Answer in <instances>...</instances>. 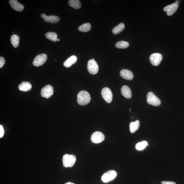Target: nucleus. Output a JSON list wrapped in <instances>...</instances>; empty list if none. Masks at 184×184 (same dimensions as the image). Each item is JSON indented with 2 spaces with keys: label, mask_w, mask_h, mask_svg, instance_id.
Instances as JSON below:
<instances>
[{
  "label": "nucleus",
  "mask_w": 184,
  "mask_h": 184,
  "mask_svg": "<svg viewBox=\"0 0 184 184\" xmlns=\"http://www.w3.org/2000/svg\"><path fill=\"white\" fill-rule=\"evenodd\" d=\"M62 160L64 167H72L75 163L76 157L72 154H65L64 155Z\"/></svg>",
  "instance_id": "2"
},
{
  "label": "nucleus",
  "mask_w": 184,
  "mask_h": 184,
  "mask_svg": "<svg viewBox=\"0 0 184 184\" xmlns=\"http://www.w3.org/2000/svg\"><path fill=\"white\" fill-rule=\"evenodd\" d=\"M91 100V95L87 91H80L78 93L77 96V102L79 105H87L89 103Z\"/></svg>",
  "instance_id": "1"
},
{
  "label": "nucleus",
  "mask_w": 184,
  "mask_h": 184,
  "mask_svg": "<svg viewBox=\"0 0 184 184\" xmlns=\"http://www.w3.org/2000/svg\"><path fill=\"white\" fill-rule=\"evenodd\" d=\"M115 46L117 48L124 49L128 48L129 44L127 42L121 41L117 42L115 44Z\"/></svg>",
  "instance_id": "25"
},
{
  "label": "nucleus",
  "mask_w": 184,
  "mask_h": 184,
  "mask_svg": "<svg viewBox=\"0 0 184 184\" xmlns=\"http://www.w3.org/2000/svg\"><path fill=\"white\" fill-rule=\"evenodd\" d=\"M120 74L121 77L125 79L131 80L134 78V74L131 71L128 70L122 69L121 70Z\"/></svg>",
  "instance_id": "14"
},
{
  "label": "nucleus",
  "mask_w": 184,
  "mask_h": 184,
  "mask_svg": "<svg viewBox=\"0 0 184 184\" xmlns=\"http://www.w3.org/2000/svg\"><path fill=\"white\" fill-rule=\"evenodd\" d=\"M53 93V88L50 85L45 86L42 88L41 92L42 97L47 99L51 97Z\"/></svg>",
  "instance_id": "8"
},
{
  "label": "nucleus",
  "mask_w": 184,
  "mask_h": 184,
  "mask_svg": "<svg viewBox=\"0 0 184 184\" xmlns=\"http://www.w3.org/2000/svg\"><path fill=\"white\" fill-rule=\"evenodd\" d=\"M57 41H58V42H59L60 41V39H58V40Z\"/></svg>",
  "instance_id": "30"
},
{
  "label": "nucleus",
  "mask_w": 184,
  "mask_h": 184,
  "mask_svg": "<svg viewBox=\"0 0 184 184\" xmlns=\"http://www.w3.org/2000/svg\"><path fill=\"white\" fill-rule=\"evenodd\" d=\"M162 184H176L175 182L172 181H164L161 182Z\"/></svg>",
  "instance_id": "28"
},
{
  "label": "nucleus",
  "mask_w": 184,
  "mask_h": 184,
  "mask_svg": "<svg viewBox=\"0 0 184 184\" xmlns=\"http://www.w3.org/2000/svg\"><path fill=\"white\" fill-rule=\"evenodd\" d=\"M91 29V25L89 23H85L79 27L78 29L80 32H89Z\"/></svg>",
  "instance_id": "23"
},
{
  "label": "nucleus",
  "mask_w": 184,
  "mask_h": 184,
  "mask_svg": "<svg viewBox=\"0 0 184 184\" xmlns=\"http://www.w3.org/2000/svg\"><path fill=\"white\" fill-rule=\"evenodd\" d=\"M125 28V25L122 23H121L113 28L112 30V32L114 35L118 34L122 32Z\"/></svg>",
  "instance_id": "22"
},
{
  "label": "nucleus",
  "mask_w": 184,
  "mask_h": 184,
  "mask_svg": "<svg viewBox=\"0 0 184 184\" xmlns=\"http://www.w3.org/2000/svg\"><path fill=\"white\" fill-rule=\"evenodd\" d=\"M5 63V58L2 57H0V68H2L3 66L4 65Z\"/></svg>",
  "instance_id": "26"
},
{
  "label": "nucleus",
  "mask_w": 184,
  "mask_h": 184,
  "mask_svg": "<svg viewBox=\"0 0 184 184\" xmlns=\"http://www.w3.org/2000/svg\"><path fill=\"white\" fill-rule=\"evenodd\" d=\"M140 126L139 120H137L134 122H131L130 124V130L131 133H134L136 132L139 128Z\"/></svg>",
  "instance_id": "18"
},
{
  "label": "nucleus",
  "mask_w": 184,
  "mask_h": 184,
  "mask_svg": "<svg viewBox=\"0 0 184 184\" xmlns=\"http://www.w3.org/2000/svg\"><path fill=\"white\" fill-rule=\"evenodd\" d=\"M87 69L89 73L95 75L98 72L99 66L95 60L91 59L88 62Z\"/></svg>",
  "instance_id": "6"
},
{
  "label": "nucleus",
  "mask_w": 184,
  "mask_h": 184,
  "mask_svg": "<svg viewBox=\"0 0 184 184\" xmlns=\"http://www.w3.org/2000/svg\"><path fill=\"white\" fill-rule=\"evenodd\" d=\"M47 56L45 54H42L36 56L33 61V65L36 66H42L46 61Z\"/></svg>",
  "instance_id": "5"
},
{
  "label": "nucleus",
  "mask_w": 184,
  "mask_h": 184,
  "mask_svg": "<svg viewBox=\"0 0 184 184\" xmlns=\"http://www.w3.org/2000/svg\"><path fill=\"white\" fill-rule=\"evenodd\" d=\"M32 85L30 83L27 82H24L19 86V89L23 91H28L32 89Z\"/></svg>",
  "instance_id": "17"
},
{
  "label": "nucleus",
  "mask_w": 184,
  "mask_h": 184,
  "mask_svg": "<svg viewBox=\"0 0 184 184\" xmlns=\"http://www.w3.org/2000/svg\"><path fill=\"white\" fill-rule=\"evenodd\" d=\"M101 95L107 103H110L113 99V94L111 89L108 87H104L102 90Z\"/></svg>",
  "instance_id": "7"
},
{
  "label": "nucleus",
  "mask_w": 184,
  "mask_h": 184,
  "mask_svg": "<svg viewBox=\"0 0 184 184\" xmlns=\"http://www.w3.org/2000/svg\"><path fill=\"white\" fill-rule=\"evenodd\" d=\"M19 40H20V39H19V36L17 35H13L11 37V42L14 47L15 48L18 47L19 44Z\"/></svg>",
  "instance_id": "20"
},
{
  "label": "nucleus",
  "mask_w": 184,
  "mask_h": 184,
  "mask_svg": "<svg viewBox=\"0 0 184 184\" xmlns=\"http://www.w3.org/2000/svg\"><path fill=\"white\" fill-rule=\"evenodd\" d=\"M147 101L149 104L154 106H158L160 104L161 102L160 100L152 92H149L147 95Z\"/></svg>",
  "instance_id": "3"
},
{
  "label": "nucleus",
  "mask_w": 184,
  "mask_h": 184,
  "mask_svg": "<svg viewBox=\"0 0 184 184\" xmlns=\"http://www.w3.org/2000/svg\"><path fill=\"white\" fill-rule=\"evenodd\" d=\"M9 1L11 7L15 10L21 12L24 9V6L19 3L17 0H10Z\"/></svg>",
  "instance_id": "13"
},
{
  "label": "nucleus",
  "mask_w": 184,
  "mask_h": 184,
  "mask_svg": "<svg viewBox=\"0 0 184 184\" xmlns=\"http://www.w3.org/2000/svg\"><path fill=\"white\" fill-rule=\"evenodd\" d=\"M68 4L70 6L75 9H80L81 7V1L79 0H70Z\"/></svg>",
  "instance_id": "19"
},
{
  "label": "nucleus",
  "mask_w": 184,
  "mask_h": 184,
  "mask_svg": "<svg viewBox=\"0 0 184 184\" xmlns=\"http://www.w3.org/2000/svg\"><path fill=\"white\" fill-rule=\"evenodd\" d=\"M92 60H94V59H93H93H92Z\"/></svg>",
  "instance_id": "32"
},
{
  "label": "nucleus",
  "mask_w": 184,
  "mask_h": 184,
  "mask_svg": "<svg viewBox=\"0 0 184 184\" xmlns=\"http://www.w3.org/2000/svg\"><path fill=\"white\" fill-rule=\"evenodd\" d=\"M46 38L48 39L56 42L58 40L57 35L56 33L53 32H49L46 33Z\"/></svg>",
  "instance_id": "21"
},
{
  "label": "nucleus",
  "mask_w": 184,
  "mask_h": 184,
  "mask_svg": "<svg viewBox=\"0 0 184 184\" xmlns=\"http://www.w3.org/2000/svg\"><path fill=\"white\" fill-rule=\"evenodd\" d=\"M179 5V3L176 1L175 3L166 6L164 8L163 10L164 11L167 12L168 16H171L177 10Z\"/></svg>",
  "instance_id": "11"
},
{
  "label": "nucleus",
  "mask_w": 184,
  "mask_h": 184,
  "mask_svg": "<svg viewBox=\"0 0 184 184\" xmlns=\"http://www.w3.org/2000/svg\"><path fill=\"white\" fill-rule=\"evenodd\" d=\"M129 110H130V112H131V109H129Z\"/></svg>",
  "instance_id": "31"
},
{
  "label": "nucleus",
  "mask_w": 184,
  "mask_h": 184,
  "mask_svg": "<svg viewBox=\"0 0 184 184\" xmlns=\"http://www.w3.org/2000/svg\"><path fill=\"white\" fill-rule=\"evenodd\" d=\"M104 138L105 136L102 133L96 131L94 132L91 135V140L93 143L98 144L103 142Z\"/></svg>",
  "instance_id": "9"
},
{
  "label": "nucleus",
  "mask_w": 184,
  "mask_h": 184,
  "mask_svg": "<svg viewBox=\"0 0 184 184\" xmlns=\"http://www.w3.org/2000/svg\"><path fill=\"white\" fill-rule=\"evenodd\" d=\"M162 54L158 53H155L151 55L149 59L151 63L153 65L158 66L160 64L162 59Z\"/></svg>",
  "instance_id": "10"
},
{
  "label": "nucleus",
  "mask_w": 184,
  "mask_h": 184,
  "mask_svg": "<svg viewBox=\"0 0 184 184\" xmlns=\"http://www.w3.org/2000/svg\"><path fill=\"white\" fill-rule=\"evenodd\" d=\"M148 145V142L146 141L139 142L137 143L136 146V148L137 150L141 151L143 150Z\"/></svg>",
  "instance_id": "24"
},
{
  "label": "nucleus",
  "mask_w": 184,
  "mask_h": 184,
  "mask_svg": "<svg viewBox=\"0 0 184 184\" xmlns=\"http://www.w3.org/2000/svg\"><path fill=\"white\" fill-rule=\"evenodd\" d=\"M117 172L113 170H110L104 174L101 177L102 181L107 183L113 181L117 177Z\"/></svg>",
  "instance_id": "4"
},
{
  "label": "nucleus",
  "mask_w": 184,
  "mask_h": 184,
  "mask_svg": "<svg viewBox=\"0 0 184 184\" xmlns=\"http://www.w3.org/2000/svg\"><path fill=\"white\" fill-rule=\"evenodd\" d=\"M4 134V130L3 127L1 125H0V138H3Z\"/></svg>",
  "instance_id": "27"
},
{
  "label": "nucleus",
  "mask_w": 184,
  "mask_h": 184,
  "mask_svg": "<svg viewBox=\"0 0 184 184\" xmlns=\"http://www.w3.org/2000/svg\"><path fill=\"white\" fill-rule=\"evenodd\" d=\"M77 61V57L75 55H72L64 62V66L66 68L70 67L73 64L76 63Z\"/></svg>",
  "instance_id": "16"
},
{
  "label": "nucleus",
  "mask_w": 184,
  "mask_h": 184,
  "mask_svg": "<svg viewBox=\"0 0 184 184\" xmlns=\"http://www.w3.org/2000/svg\"><path fill=\"white\" fill-rule=\"evenodd\" d=\"M41 17L42 18L44 19V21L46 22L51 23H57L60 20L59 17L56 16V15L48 16L44 14H42L41 15Z\"/></svg>",
  "instance_id": "12"
},
{
  "label": "nucleus",
  "mask_w": 184,
  "mask_h": 184,
  "mask_svg": "<svg viewBox=\"0 0 184 184\" xmlns=\"http://www.w3.org/2000/svg\"><path fill=\"white\" fill-rule=\"evenodd\" d=\"M65 184H75L73 183H71V182H68V183H66Z\"/></svg>",
  "instance_id": "29"
},
{
  "label": "nucleus",
  "mask_w": 184,
  "mask_h": 184,
  "mask_svg": "<svg viewBox=\"0 0 184 184\" xmlns=\"http://www.w3.org/2000/svg\"><path fill=\"white\" fill-rule=\"evenodd\" d=\"M121 93L123 96L126 98H130L132 97V92L130 88L128 86L124 85L121 88Z\"/></svg>",
  "instance_id": "15"
}]
</instances>
